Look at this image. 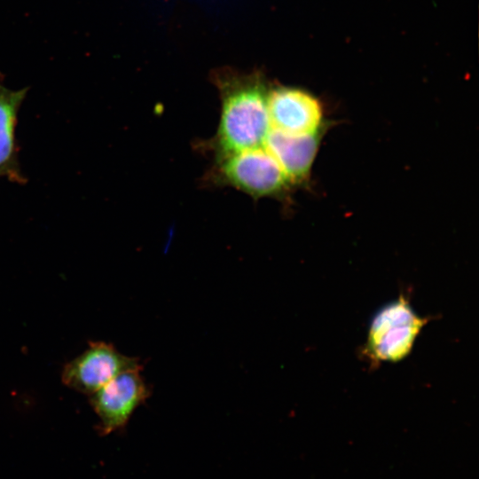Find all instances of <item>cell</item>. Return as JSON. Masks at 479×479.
I'll use <instances>...</instances> for the list:
<instances>
[{
  "instance_id": "4",
  "label": "cell",
  "mask_w": 479,
  "mask_h": 479,
  "mask_svg": "<svg viewBox=\"0 0 479 479\" xmlns=\"http://www.w3.org/2000/svg\"><path fill=\"white\" fill-rule=\"evenodd\" d=\"M141 369L142 366L121 373L89 396L98 418L97 430L101 436L122 429L150 397L151 389L140 374Z\"/></svg>"
},
{
  "instance_id": "7",
  "label": "cell",
  "mask_w": 479,
  "mask_h": 479,
  "mask_svg": "<svg viewBox=\"0 0 479 479\" xmlns=\"http://www.w3.org/2000/svg\"><path fill=\"white\" fill-rule=\"evenodd\" d=\"M318 141V133L292 134L270 129L263 146L292 185L307 177L316 157Z\"/></svg>"
},
{
  "instance_id": "3",
  "label": "cell",
  "mask_w": 479,
  "mask_h": 479,
  "mask_svg": "<svg viewBox=\"0 0 479 479\" xmlns=\"http://www.w3.org/2000/svg\"><path fill=\"white\" fill-rule=\"evenodd\" d=\"M428 321V318L413 310L408 298L401 294L373 317L363 355L372 364L404 359Z\"/></svg>"
},
{
  "instance_id": "1",
  "label": "cell",
  "mask_w": 479,
  "mask_h": 479,
  "mask_svg": "<svg viewBox=\"0 0 479 479\" xmlns=\"http://www.w3.org/2000/svg\"><path fill=\"white\" fill-rule=\"evenodd\" d=\"M211 78L221 100L219 123L209 143L215 159L263 146L271 129L270 89L263 74L222 68Z\"/></svg>"
},
{
  "instance_id": "2",
  "label": "cell",
  "mask_w": 479,
  "mask_h": 479,
  "mask_svg": "<svg viewBox=\"0 0 479 479\" xmlns=\"http://www.w3.org/2000/svg\"><path fill=\"white\" fill-rule=\"evenodd\" d=\"M206 179L216 185L235 188L255 200L279 196L290 185L263 145L215 159Z\"/></svg>"
},
{
  "instance_id": "6",
  "label": "cell",
  "mask_w": 479,
  "mask_h": 479,
  "mask_svg": "<svg viewBox=\"0 0 479 479\" xmlns=\"http://www.w3.org/2000/svg\"><path fill=\"white\" fill-rule=\"evenodd\" d=\"M267 107L271 129L283 132L314 134L322 122L323 111L318 100L297 88L270 89Z\"/></svg>"
},
{
  "instance_id": "8",
  "label": "cell",
  "mask_w": 479,
  "mask_h": 479,
  "mask_svg": "<svg viewBox=\"0 0 479 479\" xmlns=\"http://www.w3.org/2000/svg\"><path fill=\"white\" fill-rule=\"evenodd\" d=\"M27 90V87L17 90L8 89L0 74V177L19 185L26 184L27 179L19 164L15 129L19 109Z\"/></svg>"
},
{
  "instance_id": "5",
  "label": "cell",
  "mask_w": 479,
  "mask_h": 479,
  "mask_svg": "<svg viewBox=\"0 0 479 479\" xmlns=\"http://www.w3.org/2000/svg\"><path fill=\"white\" fill-rule=\"evenodd\" d=\"M140 366L138 358L123 355L111 343L90 342L82 354L64 365L61 381L67 387L90 396L121 373Z\"/></svg>"
}]
</instances>
